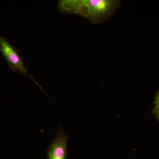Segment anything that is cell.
Here are the masks:
<instances>
[{
    "mask_svg": "<svg viewBox=\"0 0 159 159\" xmlns=\"http://www.w3.org/2000/svg\"><path fill=\"white\" fill-rule=\"evenodd\" d=\"M117 3L113 0H61L57 8L61 13L78 15L97 24L113 12Z\"/></svg>",
    "mask_w": 159,
    "mask_h": 159,
    "instance_id": "obj_1",
    "label": "cell"
},
{
    "mask_svg": "<svg viewBox=\"0 0 159 159\" xmlns=\"http://www.w3.org/2000/svg\"><path fill=\"white\" fill-rule=\"evenodd\" d=\"M0 51L13 72L19 71L25 77H30L43 92L46 93L42 87L35 80L33 76L28 73V70L24 66V60L19 52L5 38L0 37Z\"/></svg>",
    "mask_w": 159,
    "mask_h": 159,
    "instance_id": "obj_2",
    "label": "cell"
},
{
    "mask_svg": "<svg viewBox=\"0 0 159 159\" xmlns=\"http://www.w3.org/2000/svg\"><path fill=\"white\" fill-rule=\"evenodd\" d=\"M67 135L62 132L60 128L59 133L48 148V159H67Z\"/></svg>",
    "mask_w": 159,
    "mask_h": 159,
    "instance_id": "obj_3",
    "label": "cell"
},
{
    "mask_svg": "<svg viewBox=\"0 0 159 159\" xmlns=\"http://www.w3.org/2000/svg\"><path fill=\"white\" fill-rule=\"evenodd\" d=\"M154 104L155 106V109L159 108V91L157 94L156 97Z\"/></svg>",
    "mask_w": 159,
    "mask_h": 159,
    "instance_id": "obj_4",
    "label": "cell"
},
{
    "mask_svg": "<svg viewBox=\"0 0 159 159\" xmlns=\"http://www.w3.org/2000/svg\"><path fill=\"white\" fill-rule=\"evenodd\" d=\"M155 112L156 115L157 117L159 119V108H156L155 111Z\"/></svg>",
    "mask_w": 159,
    "mask_h": 159,
    "instance_id": "obj_5",
    "label": "cell"
}]
</instances>
